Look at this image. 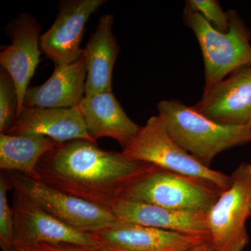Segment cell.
Listing matches in <instances>:
<instances>
[{
    "instance_id": "cell-22",
    "label": "cell",
    "mask_w": 251,
    "mask_h": 251,
    "mask_svg": "<svg viewBox=\"0 0 251 251\" xmlns=\"http://www.w3.org/2000/svg\"><path fill=\"white\" fill-rule=\"evenodd\" d=\"M29 248L38 251H111L100 247H85L65 244H40Z\"/></svg>"
},
{
    "instance_id": "cell-25",
    "label": "cell",
    "mask_w": 251,
    "mask_h": 251,
    "mask_svg": "<svg viewBox=\"0 0 251 251\" xmlns=\"http://www.w3.org/2000/svg\"><path fill=\"white\" fill-rule=\"evenodd\" d=\"M250 209H251V206H250Z\"/></svg>"
},
{
    "instance_id": "cell-8",
    "label": "cell",
    "mask_w": 251,
    "mask_h": 251,
    "mask_svg": "<svg viewBox=\"0 0 251 251\" xmlns=\"http://www.w3.org/2000/svg\"><path fill=\"white\" fill-rule=\"evenodd\" d=\"M13 245L31 247L40 244L99 247L93 234L80 232L61 222L27 195L14 190Z\"/></svg>"
},
{
    "instance_id": "cell-16",
    "label": "cell",
    "mask_w": 251,
    "mask_h": 251,
    "mask_svg": "<svg viewBox=\"0 0 251 251\" xmlns=\"http://www.w3.org/2000/svg\"><path fill=\"white\" fill-rule=\"evenodd\" d=\"M6 134L42 135L57 143L74 140L96 143L87 133L78 106L69 108H24Z\"/></svg>"
},
{
    "instance_id": "cell-5",
    "label": "cell",
    "mask_w": 251,
    "mask_h": 251,
    "mask_svg": "<svg viewBox=\"0 0 251 251\" xmlns=\"http://www.w3.org/2000/svg\"><path fill=\"white\" fill-rule=\"evenodd\" d=\"M122 152L135 161L202 180L223 191L232 184L231 176L204 166L181 148L171 138L158 115L150 117L146 125L140 126Z\"/></svg>"
},
{
    "instance_id": "cell-15",
    "label": "cell",
    "mask_w": 251,
    "mask_h": 251,
    "mask_svg": "<svg viewBox=\"0 0 251 251\" xmlns=\"http://www.w3.org/2000/svg\"><path fill=\"white\" fill-rule=\"evenodd\" d=\"M78 107L87 133L96 143L100 138H112L124 150L139 131L140 126L128 117L112 92L85 97Z\"/></svg>"
},
{
    "instance_id": "cell-18",
    "label": "cell",
    "mask_w": 251,
    "mask_h": 251,
    "mask_svg": "<svg viewBox=\"0 0 251 251\" xmlns=\"http://www.w3.org/2000/svg\"><path fill=\"white\" fill-rule=\"evenodd\" d=\"M58 143L45 135L0 133V168L38 180L36 168L41 157Z\"/></svg>"
},
{
    "instance_id": "cell-24",
    "label": "cell",
    "mask_w": 251,
    "mask_h": 251,
    "mask_svg": "<svg viewBox=\"0 0 251 251\" xmlns=\"http://www.w3.org/2000/svg\"><path fill=\"white\" fill-rule=\"evenodd\" d=\"M188 251H213L211 249L210 244L209 242L204 243V244H201L197 247L193 248Z\"/></svg>"
},
{
    "instance_id": "cell-3",
    "label": "cell",
    "mask_w": 251,
    "mask_h": 251,
    "mask_svg": "<svg viewBox=\"0 0 251 251\" xmlns=\"http://www.w3.org/2000/svg\"><path fill=\"white\" fill-rule=\"evenodd\" d=\"M227 14L228 31L221 32L186 3L184 22L196 34L202 50L204 92L238 69L251 66V31L235 11L229 10Z\"/></svg>"
},
{
    "instance_id": "cell-17",
    "label": "cell",
    "mask_w": 251,
    "mask_h": 251,
    "mask_svg": "<svg viewBox=\"0 0 251 251\" xmlns=\"http://www.w3.org/2000/svg\"><path fill=\"white\" fill-rule=\"evenodd\" d=\"M115 18L104 14L99 18L95 31L83 49L87 68L85 97L112 92V76L120 52L112 28Z\"/></svg>"
},
{
    "instance_id": "cell-12",
    "label": "cell",
    "mask_w": 251,
    "mask_h": 251,
    "mask_svg": "<svg viewBox=\"0 0 251 251\" xmlns=\"http://www.w3.org/2000/svg\"><path fill=\"white\" fill-rule=\"evenodd\" d=\"M192 107L220 123L251 125V66L232 73Z\"/></svg>"
},
{
    "instance_id": "cell-2",
    "label": "cell",
    "mask_w": 251,
    "mask_h": 251,
    "mask_svg": "<svg viewBox=\"0 0 251 251\" xmlns=\"http://www.w3.org/2000/svg\"><path fill=\"white\" fill-rule=\"evenodd\" d=\"M157 108L171 138L209 168L225 150L251 143V125L220 123L177 100H162Z\"/></svg>"
},
{
    "instance_id": "cell-6",
    "label": "cell",
    "mask_w": 251,
    "mask_h": 251,
    "mask_svg": "<svg viewBox=\"0 0 251 251\" xmlns=\"http://www.w3.org/2000/svg\"><path fill=\"white\" fill-rule=\"evenodd\" d=\"M231 177L230 186L206 213L213 251H243L249 242L246 224L251 216V163H241Z\"/></svg>"
},
{
    "instance_id": "cell-13",
    "label": "cell",
    "mask_w": 251,
    "mask_h": 251,
    "mask_svg": "<svg viewBox=\"0 0 251 251\" xmlns=\"http://www.w3.org/2000/svg\"><path fill=\"white\" fill-rule=\"evenodd\" d=\"M111 211L117 222L209 237L206 213L173 210L125 198L119 199Z\"/></svg>"
},
{
    "instance_id": "cell-4",
    "label": "cell",
    "mask_w": 251,
    "mask_h": 251,
    "mask_svg": "<svg viewBox=\"0 0 251 251\" xmlns=\"http://www.w3.org/2000/svg\"><path fill=\"white\" fill-rule=\"evenodd\" d=\"M222 192L202 180L152 166L125 188L121 198L173 210L207 213Z\"/></svg>"
},
{
    "instance_id": "cell-10",
    "label": "cell",
    "mask_w": 251,
    "mask_h": 251,
    "mask_svg": "<svg viewBox=\"0 0 251 251\" xmlns=\"http://www.w3.org/2000/svg\"><path fill=\"white\" fill-rule=\"evenodd\" d=\"M41 26L30 14H23L6 27L11 44L0 52V64L12 77L18 96V115L24 107L29 83L40 62ZM18 118V117H17Z\"/></svg>"
},
{
    "instance_id": "cell-11",
    "label": "cell",
    "mask_w": 251,
    "mask_h": 251,
    "mask_svg": "<svg viewBox=\"0 0 251 251\" xmlns=\"http://www.w3.org/2000/svg\"><path fill=\"white\" fill-rule=\"evenodd\" d=\"M92 234L99 247L111 251H188L209 242L208 236L119 222Z\"/></svg>"
},
{
    "instance_id": "cell-7",
    "label": "cell",
    "mask_w": 251,
    "mask_h": 251,
    "mask_svg": "<svg viewBox=\"0 0 251 251\" xmlns=\"http://www.w3.org/2000/svg\"><path fill=\"white\" fill-rule=\"evenodd\" d=\"M7 177L13 189L27 195L50 214L80 232L94 233L117 222L111 211L62 192L23 173H11Z\"/></svg>"
},
{
    "instance_id": "cell-20",
    "label": "cell",
    "mask_w": 251,
    "mask_h": 251,
    "mask_svg": "<svg viewBox=\"0 0 251 251\" xmlns=\"http://www.w3.org/2000/svg\"><path fill=\"white\" fill-rule=\"evenodd\" d=\"M12 186L7 176H0V245L1 249L11 247L14 241V216L7 193Z\"/></svg>"
},
{
    "instance_id": "cell-23",
    "label": "cell",
    "mask_w": 251,
    "mask_h": 251,
    "mask_svg": "<svg viewBox=\"0 0 251 251\" xmlns=\"http://www.w3.org/2000/svg\"><path fill=\"white\" fill-rule=\"evenodd\" d=\"M2 251H38L31 249V248L27 247H23V246L12 245L11 247L5 248L2 249Z\"/></svg>"
},
{
    "instance_id": "cell-14",
    "label": "cell",
    "mask_w": 251,
    "mask_h": 251,
    "mask_svg": "<svg viewBox=\"0 0 251 251\" xmlns=\"http://www.w3.org/2000/svg\"><path fill=\"white\" fill-rule=\"evenodd\" d=\"M87 68L84 54L71 64L54 66L45 83L29 87L24 108H69L78 106L85 95Z\"/></svg>"
},
{
    "instance_id": "cell-21",
    "label": "cell",
    "mask_w": 251,
    "mask_h": 251,
    "mask_svg": "<svg viewBox=\"0 0 251 251\" xmlns=\"http://www.w3.org/2000/svg\"><path fill=\"white\" fill-rule=\"evenodd\" d=\"M186 3L218 31L224 33L228 31V14L223 11L219 1L216 0H188Z\"/></svg>"
},
{
    "instance_id": "cell-9",
    "label": "cell",
    "mask_w": 251,
    "mask_h": 251,
    "mask_svg": "<svg viewBox=\"0 0 251 251\" xmlns=\"http://www.w3.org/2000/svg\"><path fill=\"white\" fill-rule=\"evenodd\" d=\"M106 2L105 0H69L59 4L52 27L40 37L41 52L54 66L71 64L83 53L80 49L89 18Z\"/></svg>"
},
{
    "instance_id": "cell-1",
    "label": "cell",
    "mask_w": 251,
    "mask_h": 251,
    "mask_svg": "<svg viewBox=\"0 0 251 251\" xmlns=\"http://www.w3.org/2000/svg\"><path fill=\"white\" fill-rule=\"evenodd\" d=\"M152 166L85 140L59 143L37 165L38 180L111 211L125 188Z\"/></svg>"
},
{
    "instance_id": "cell-19",
    "label": "cell",
    "mask_w": 251,
    "mask_h": 251,
    "mask_svg": "<svg viewBox=\"0 0 251 251\" xmlns=\"http://www.w3.org/2000/svg\"><path fill=\"white\" fill-rule=\"evenodd\" d=\"M18 96L11 75L1 68L0 71V132L7 133L17 120Z\"/></svg>"
}]
</instances>
